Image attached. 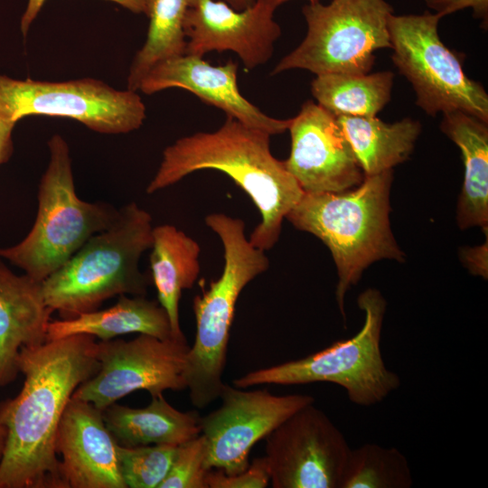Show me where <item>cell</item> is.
<instances>
[{"instance_id": "obj_16", "label": "cell", "mask_w": 488, "mask_h": 488, "mask_svg": "<svg viewBox=\"0 0 488 488\" xmlns=\"http://www.w3.org/2000/svg\"><path fill=\"white\" fill-rule=\"evenodd\" d=\"M237 73L238 63L231 60L213 66L202 57L183 54L153 67L142 80L138 90L150 95L170 88L183 89L223 110L227 117L270 136L287 130L291 118L271 117L240 94Z\"/></svg>"}, {"instance_id": "obj_2", "label": "cell", "mask_w": 488, "mask_h": 488, "mask_svg": "<svg viewBox=\"0 0 488 488\" xmlns=\"http://www.w3.org/2000/svg\"><path fill=\"white\" fill-rule=\"evenodd\" d=\"M269 137L263 130L227 117L214 132H198L168 145L146 192L171 186L199 170L222 172L259 211L261 221L249 239L255 247L268 250L277 242L286 214L304 194L284 161L271 154Z\"/></svg>"}, {"instance_id": "obj_14", "label": "cell", "mask_w": 488, "mask_h": 488, "mask_svg": "<svg viewBox=\"0 0 488 488\" xmlns=\"http://www.w3.org/2000/svg\"><path fill=\"white\" fill-rule=\"evenodd\" d=\"M291 151L286 170L305 193L340 192L365 175L337 117L312 100L305 102L288 127Z\"/></svg>"}, {"instance_id": "obj_18", "label": "cell", "mask_w": 488, "mask_h": 488, "mask_svg": "<svg viewBox=\"0 0 488 488\" xmlns=\"http://www.w3.org/2000/svg\"><path fill=\"white\" fill-rule=\"evenodd\" d=\"M52 312L46 305L42 282L25 273L16 275L0 257V388L13 383L20 373L21 348L46 342Z\"/></svg>"}, {"instance_id": "obj_3", "label": "cell", "mask_w": 488, "mask_h": 488, "mask_svg": "<svg viewBox=\"0 0 488 488\" xmlns=\"http://www.w3.org/2000/svg\"><path fill=\"white\" fill-rule=\"evenodd\" d=\"M392 170L365 176L353 190L305 193L286 214L296 229L320 239L337 268L336 300L345 318L344 297L362 272L380 259L405 260L390 228Z\"/></svg>"}, {"instance_id": "obj_24", "label": "cell", "mask_w": 488, "mask_h": 488, "mask_svg": "<svg viewBox=\"0 0 488 488\" xmlns=\"http://www.w3.org/2000/svg\"><path fill=\"white\" fill-rule=\"evenodd\" d=\"M393 79L389 70L322 74L313 80L311 92L320 106L336 117H373L390 100Z\"/></svg>"}, {"instance_id": "obj_36", "label": "cell", "mask_w": 488, "mask_h": 488, "mask_svg": "<svg viewBox=\"0 0 488 488\" xmlns=\"http://www.w3.org/2000/svg\"><path fill=\"white\" fill-rule=\"evenodd\" d=\"M273 1H274L275 5H276L277 6H278V5H282V4H284L285 2L289 1V0H273ZM309 1H310V3H314V2H317V1H319V0H309Z\"/></svg>"}, {"instance_id": "obj_13", "label": "cell", "mask_w": 488, "mask_h": 488, "mask_svg": "<svg viewBox=\"0 0 488 488\" xmlns=\"http://www.w3.org/2000/svg\"><path fill=\"white\" fill-rule=\"evenodd\" d=\"M221 406L200 418L201 434L206 440L205 467L234 474L246 470L249 455L296 411L314 397L304 394L277 396L267 389L245 390L223 385Z\"/></svg>"}, {"instance_id": "obj_23", "label": "cell", "mask_w": 488, "mask_h": 488, "mask_svg": "<svg viewBox=\"0 0 488 488\" xmlns=\"http://www.w3.org/2000/svg\"><path fill=\"white\" fill-rule=\"evenodd\" d=\"M337 120L365 176L406 161L421 132L419 121L409 117L390 124L377 117L338 116Z\"/></svg>"}, {"instance_id": "obj_8", "label": "cell", "mask_w": 488, "mask_h": 488, "mask_svg": "<svg viewBox=\"0 0 488 488\" xmlns=\"http://www.w3.org/2000/svg\"><path fill=\"white\" fill-rule=\"evenodd\" d=\"M392 13L385 0H333L328 5L317 1L305 5L306 35L271 74L293 69L316 76L369 73L375 52L391 46L388 20Z\"/></svg>"}, {"instance_id": "obj_32", "label": "cell", "mask_w": 488, "mask_h": 488, "mask_svg": "<svg viewBox=\"0 0 488 488\" xmlns=\"http://www.w3.org/2000/svg\"><path fill=\"white\" fill-rule=\"evenodd\" d=\"M487 242L485 245L464 251V260L470 271L487 278Z\"/></svg>"}, {"instance_id": "obj_21", "label": "cell", "mask_w": 488, "mask_h": 488, "mask_svg": "<svg viewBox=\"0 0 488 488\" xmlns=\"http://www.w3.org/2000/svg\"><path fill=\"white\" fill-rule=\"evenodd\" d=\"M102 412L109 432L123 446H179L201 434L199 414L176 409L163 394L153 396L145 408L114 403Z\"/></svg>"}, {"instance_id": "obj_1", "label": "cell", "mask_w": 488, "mask_h": 488, "mask_svg": "<svg viewBox=\"0 0 488 488\" xmlns=\"http://www.w3.org/2000/svg\"><path fill=\"white\" fill-rule=\"evenodd\" d=\"M95 340L75 334L21 348L17 366L23 388L0 403V424L7 430L0 488H68L56 436L74 391L99 369Z\"/></svg>"}, {"instance_id": "obj_19", "label": "cell", "mask_w": 488, "mask_h": 488, "mask_svg": "<svg viewBox=\"0 0 488 488\" xmlns=\"http://www.w3.org/2000/svg\"><path fill=\"white\" fill-rule=\"evenodd\" d=\"M488 123L462 111L443 113L441 131L461 150L465 173L456 208L461 230L488 225Z\"/></svg>"}, {"instance_id": "obj_34", "label": "cell", "mask_w": 488, "mask_h": 488, "mask_svg": "<svg viewBox=\"0 0 488 488\" xmlns=\"http://www.w3.org/2000/svg\"><path fill=\"white\" fill-rule=\"evenodd\" d=\"M235 10L242 11L252 6L257 0H222Z\"/></svg>"}, {"instance_id": "obj_9", "label": "cell", "mask_w": 488, "mask_h": 488, "mask_svg": "<svg viewBox=\"0 0 488 488\" xmlns=\"http://www.w3.org/2000/svg\"><path fill=\"white\" fill-rule=\"evenodd\" d=\"M438 14L389 16L391 60L426 114L462 111L488 123V94L464 71L460 54L441 41Z\"/></svg>"}, {"instance_id": "obj_29", "label": "cell", "mask_w": 488, "mask_h": 488, "mask_svg": "<svg viewBox=\"0 0 488 488\" xmlns=\"http://www.w3.org/2000/svg\"><path fill=\"white\" fill-rule=\"evenodd\" d=\"M207 488H265L270 482L265 457L255 458L249 467L234 474H225L220 470H209Z\"/></svg>"}, {"instance_id": "obj_4", "label": "cell", "mask_w": 488, "mask_h": 488, "mask_svg": "<svg viewBox=\"0 0 488 488\" xmlns=\"http://www.w3.org/2000/svg\"><path fill=\"white\" fill-rule=\"evenodd\" d=\"M152 217L136 202L118 209L113 223L96 233L42 282L46 305L61 319L99 309L120 295L145 296L148 277L139 261L153 243Z\"/></svg>"}, {"instance_id": "obj_35", "label": "cell", "mask_w": 488, "mask_h": 488, "mask_svg": "<svg viewBox=\"0 0 488 488\" xmlns=\"http://www.w3.org/2000/svg\"><path fill=\"white\" fill-rule=\"evenodd\" d=\"M6 436H7V430L2 424H0V461L4 454L5 442H6Z\"/></svg>"}, {"instance_id": "obj_25", "label": "cell", "mask_w": 488, "mask_h": 488, "mask_svg": "<svg viewBox=\"0 0 488 488\" xmlns=\"http://www.w3.org/2000/svg\"><path fill=\"white\" fill-rule=\"evenodd\" d=\"M191 0H139L148 19L147 36L136 53L127 76V89L137 91L156 64L185 54L184 19Z\"/></svg>"}, {"instance_id": "obj_17", "label": "cell", "mask_w": 488, "mask_h": 488, "mask_svg": "<svg viewBox=\"0 0 488 488\" xmlns=\"http://www.w3.org/2000/svg\"><path fill=\"white\" fill-rule=\"evenodd\" d=\"M117 446L102 410L71 398L56 436L61 473L68 488H127L119 471Z\"/></svg>"}, {"instance_id": "obj_20", "label": "cell", "mask_w": 488, "mask_h": 488, "mask_svg": "<svg viewBox=\"0 0 488 488\" xmlns=\"http://www.w3.org/2000/svg\"><path fill=\"white\" fill-rule=\"evenodd\" d=\"M133 333L160 339L174 338L167 312L158 301L149 300L145 296L120 295L117 303L107 309L50 321L46 341L75 334H89L99 341H108Z\"/></svg>"}, {"instance_id": "obj_22", "label": "cell", "mask_w": 488, "mask_h": 488, "mask_svg": "<svg viewBox=\"0 0 488 488\" xmlns=\"http://www.w3.org/2000/svg\"><path fill=\"white\" fill-rule=\"evenodd\" d=\"M150 254L152 280L159 304L169 316L173 336L185 338L180 325L179 303L183 289L193 286L200 274L198 242L174 225L153 229Z\"/></svg>"}, {"instance_id": "obj_10", "label": "cell", "mask_w": 488, "mask_h": 488, "mask_svg": "<svg viewBox=\"0 0 488 488\" xmlns=\"http://www.w3.org/2000/svg\"><path fill=\"white\" fill-rule=\"evenodd\" d=\"M36 115L67 117L99 134L117 135L143 125L145 106L136 91L93 78L42 81L0 74V118L16 124Z\"/></svg>"}, {"instance_id": "obj_11", "label": "cell", "mask_w": 488, "mask_h": 488, "mask_svg": "<svg viewBox=\"0 0 488 488\" xmlns=\"http://www.w3.org/2000/svg\"><path fill=\"white\" fill-rule=\"evenodd\" d=\"M190 347L186 338L160 339L145 333L130 341H99L96 351L99 369L71 398L103 411L136 390H146L153 397L187 389L184 372Z\"/></svg>"}, {"instance_id": "obj_6", "label": "cell", "mask_w": 488, "mask_h": 488, "mask_svg": "<svg viewBox=\"0 0 488 488\" xmlns=\"http://www.w3.org/2000/svg\"><path fill=\"white\" fill-rule=\"evenodd\" d=\"M50 160L37 192V213L27 235L0 248V257L43 282L96 233L109 227L118 210L87 202L76 192L69 145L59 134L48 141Z\"/></svg>"}, {"instance_id": "obj_5", "label": "cell", "mask_w": 488, "mask_h": 488, "mask_svg": "<svg viewBox=\"0 0 488 488\" xmlns=\"http://www.w3.org/2000/svg\"><path fill=\"white\" fill-rule=\"evenodd\" d=\"M223 246L221 277L194 297L196 335L187 356L184 377L192 405L203 408L219 399L235 306L240 292L265 272L269 260L245 234V222L225 213L205 217Z\"/></svg>"}, {"instance_id": "obj_27", "label": "cell", "mask_w": 488, "mask_h": 488, "mask_svg": "<svg viewBox=\"0 0 488 488\" xmlns=\"http://www.w3.org/2000/svg\"><path fill=\"white\" fill-rule=\"evenodd\" d=\"M177 446H123L117 452L121 477L127 488H159L173 463Z\"/></svg>"}, {"instance_id": "obj_12", "label": "cell", "mask_w": 488, "mask_h": 488, "mask_svg": "<svg viewBox=\"0 0 488 488\" xmlns=\"http://www.w3.org/2000/svg\"><path fill=\"white\" fill-rule=\"evenodd\" d=\"M264 439L273 488H339L351 447L314 403L296 411Z\"/></svg>"}, {"instance_id": "obj_30", "label": "cell", "mask_w": 488, "mask_h": 488, "mask_svg": "<svg viewBox=\"0 0 488 488\" xmlns=\"http://www.w3.org/2000/svg\"><path fill=\"white\" fill-rule=\"evenodd\" d=\"M426 5L444 16L459 10L471 7L476 18L483 19V24L487 25L488 0H424Z\"/></svg>"}, {"instance_id": "obj_28", "label": "cell", "mask_w": 488, "mask_h": 488, "mask_svg": "<svg viewBox=\"0 0 488 488\" xmlns=\"http://www.w3.org/2000/svg\"><path fill=\"white\" fill-rule=\"evenodd\" d=\"M203 435L177 446L170 470L159 488H207Z\"/></svg>"}, {"instance_id": "obj_31", "label": "cell", "mask_w": 488, "mask_h": 488, "mask_svg": "<svg viewBox=\"0 0 488 488\" xmlns=\"http://www.w3.org/2000/svg\"><path fill=\"white\" fill-rule=\"evenodd\" d=\"M114 2L124 8L138 14L143 13V7L139 0H108ZM45 0H28L27 6L21 19V32L26 36L28 30L41 11Z\"/></svg>"}, {"instance_id": "obj_15", "label": "cell", "mask_w": 488, "mask_h": 488, "mask_svg": "<svg viewBox=\"0 0 488 488\" xmlns=\"http://www.w3.org/2000/svg\"><path fill=\"white\" fill-rule=\"evenodd\" d=\"M273 0H257L242 11L222 0H191L184 19L185 54L231 51L251 70L272 56L281 28L274 20Z\"/></svg>"}, {"instance_id": "obj_26", "label": "cell", "mask_w": 488, "mask_h": 488, "mask_svg": "<svg viewBox=\"0 0 488 488\" xmlns=\"http://www.w3.org/2000/svg\"><path fill=\"white\" fill-rule=\"evenodd\" d=\"M407 457L396 447L364 444L351 448L339 488H410Z\"/></svg>"}, {"instance_id": "obj_7", "label": "cell", "mask_w": 488, "mask_h": 488, "mask_svg": "<svg viewBox=\"0 0 488 488\" xmlns=\"http://www.w3.org/2000/svg\"><path fill=\"white\" fill-rule=\"evenodd\" d=\"M357 303L364 313V323L354 336L302 359L249 371L234 380V386L247 389L261 384L330 382L343 387L358 406L381 402L400 386L399 376L386 367L380 351L387 303L375 288L361 293Z\"/></svg>"}, {"instance_id": "obj_33", "label": "cell", "mask_w": 488, "mask_h": 488, "mask_svg": "<svg viewBox=\"0 0 488 488\" xmlns=\"http://www.w3.org/2000/svg\"><path fill=\"white\" fill-rule=\"evenodd\" d=\"M15 123L0 118V165L11 158L14 152L13 130Z\"/></svg>"}]
</instances>
